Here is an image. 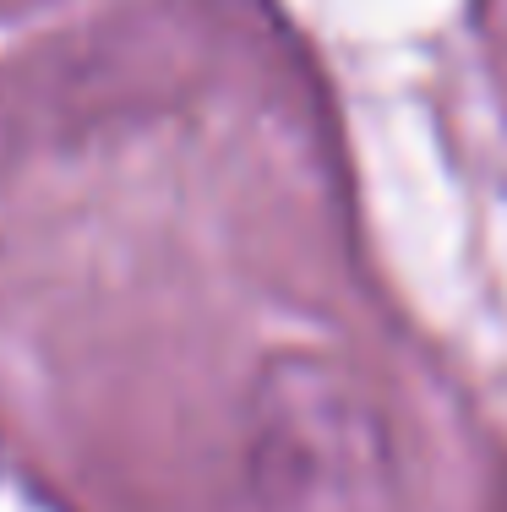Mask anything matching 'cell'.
Instances as JSON below:
<instances>
[{
    "instance_id": "1",
    "label": "cell",
    "mask_w": 507,
    "mask_h": 512,
    "mask_svg": "<svg viewBox=\"0 0 507 512\" xmlns=\"http://www.w3.org/2000/svg\"><path fill=\"white\" fill-rule=\"evenodd\" d=\"M240 447L262 512H371L398 474L382 404L349 371L311 355L262 365Z\"/></svg>"
}]
</instances>
